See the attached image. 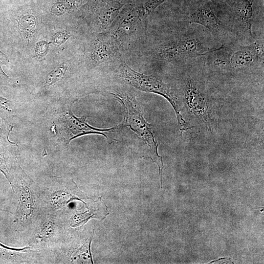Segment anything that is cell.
<instances>
[{"instance_id":"5bb4252c","label":"cell","mask_w":264,"mask_h":264,"mask_svg":"<svg viewBox=\"0 0 264 264\" xmlns=\"http://www.w3.org/2000/svg\"><path fill=\"white\" fill-rule=\"evenodd\" d=\"M67 69V66L66 65L63 64L52 70L46 77V85L50 86L61 80L64 76Z\"/></svg>"},{"instance_id":"ac0fdd59","label":"cell","mask_w":264,"mask_h":264,"mask_svg":"<svg viewBox=\"0 0 264 264\" xmlns=\"http://www.w3.org/2000/svg\"><path fill=\"white\" fill-rule=\"evenodd\" d=\"M8 62L7 56L0 50V76L4 78H8L7 75L2 70V66L6 65Z\"/></svg>"},{"instance_id":"9c48e42d","label":"cell","mask_w":264,"mask_h":264,"mask_svg":"<svg viewBox=\"0 0 264 264\" xmlns=\"http://www.w3.org/2000/svg\"><path fill=\"white\" fill-rule=\"evenodd\" d=\"M120 44L113 35L109 31L99 32L91 43V62L96 66L109 64L120 57Z\"/></svg>"},{"instance_id":"7c38bea8","label":"cell","mask_w":264,"mask_h":264,"mask_svg":"<svg viewBox=\"0 0 264 264\" xmlns=\"http://www.w3.org/2000/svg\"><path fill=\"white\" fill-rule=\"evenodd\" d=\"M18 26L25 35H30L33 33L36 25V20L34 16L31 14H26L20 19H16Z\"/></svg>"},{"instance_id":"d6986e66","label":"cell","mask_w":264,"mask_h":264,"mask_svg":"<svg viewBox=\"0 0 264 264\" xmlns=\"http://www.w3.org/2000/svg\"><path fill=\"white\" fill-rule=\"evenodd\" d=\"M213 2L220 5H223L227 0H205Z\"/></svg>"},{"instance_id":"ba28073f","label":"cell","mask_w":264,"mask_h":264,"mask_svg":"<svg viewBox=\"0 0 264 264\" xmlns=\"http://www.w3.org/2000/svg\"><path fill=\"white\" fill-rule=\"evenodd\" d=\"M120 125L106 129H100L89 125L86 117H77L71 110L66 111L59 120L58 125L60 135L69 143L79 136L89 134H101L109 141H117L114 134Z\"/></svg>"},{"instance_id":"44dd1931","label":"cell","mask_w":264,"mask_h":264,"mask_svg":"<svg viewBox=\"0 0 264 264\" xmlns=\"http://www.w3.org/2000/svg\"><path fill=\"white\" fill-rule=\"evenodd\" d=\"M1 0H0V2Z\"/></svg>"},{"instance_id":"8fae6325","label":"cell","mask_w":264,"mask_h":264,"mask_svg":"<svg viewBox=\"0 0 264 264\" xmlns=\"http://www.w3.org/2000/svg\"><path fill=\"white\" fill-rule=\"evenodd\" d=\"M181 88L191 112L207 123L209 117L207 103L198 83L191 76L187 75L182 79Z\"/></svg>"},{"instance_id":"277c9868","label":"cell","mask_w":264,"mask_h":264,"mask_svg":"<svg viewBox=\"0 0 264 264\" xmlns=\"http://www.w3.org/2000/svg\"><path fill=\"white\" fill-rule=\"evenodd\" d=\"M182 3L181 19L203 26L221 45L237 40L229 25L223 5L205 0H187Z\"/></svg>"},{"instance_id":"52a82bcc","label":"cell","mask_w":264,"mask_h":264,"mask_svg":"<svg viewBox=\"0 0 264 264\" xmlns=\"http://www.w3.org/2000/svg\"><path fill=\"white\" fill-rule=\"evenodd\" d=\"M145 17L142 6L125 5L108 30L118 42L120 47L132 40L136 33L144 30Z\"/></svg>"},{"instance_id":"7a4b0ae2","label":"cell","mask_w":264,"mask_h":264,"mask_svg":"<svg viewBox=\"0 0 264 264\" xmlns=\"http://www.w3.org/2000/svg\"><path fill=\"white\" fill-rule=\"evenodd\" d=\"M264 38L246 43L237 40L205 55L206 69L226 72L264 69Z\"/></svg>"},{"instance_id":"ffe728a7","label":"cell","mask_w":264,"mask_h":264,"mask_svg":"<svg viewBox=\"0 0 264 264\" xmlns=\"http://www.w3.org/2000/svg\"><path fill=\"white\" fill-rule=\"evenodd\" d=\"M166 1L168 0H165ZM180 2H183V1H186L187 0H179Z\"/></svg>"},{"instance_id":"4fadbf2b","label":"cell","mask_w":264,"mask_h":264,"mask_svg":"<svg viewBox=\"0 0 264 264\" xmlns=\"http://www.w3.org/2000/svg\"><path fill=\"white\" fill-rule=\"evenodd\" d=\"M20 214L21 218H26L32 212V200L27 187H23L21 193Z\"/></svg>"},{"instance_id":"30bf717a","label":"cell","mask_w":264,"mask_h":264,"mask_svg":"<svg viewBox=\"0 0 264 264\" xmlns=\"http://www.w3.org/2000/svg\"><path fill=\"white\" fill-rule=\"evenodd\" d=\"M125 5V0H92L89 2L88 8L94 15L99 33L108 31Z\"/></svg>"},{"instance_id":"2e32d148","label":"cell","mask_w":264,"mask_h":264,"mask_svg":"<svg viewBox=\"0 0 264 264\" xmlns=\"http://www.w3.org/2000/svg\"><path fill=\"white\" fill-rule=\"evenodd\" d=\"M69 37V34L64 31L56 33L53 37L52 41L54 44H60L65 43Z\"/></svg>"},{"instance_id":"8992f818","label":"cell","mask_w":264,"mask_h":264,"mask_svg":"<svg viewBox=\"0 0 264 264\" xmlns=\"http://www.w3.org/2000/svg\"><path fill=\"white\" fill-rule=\"evenodd\" d=\"M123 105L126 110L127 125L140 136L147 144L150 153L148 157L158 167L161 183L163 161L162 157L158 154V144L155 139L152 126L145 119L143 113L139 109L135 99L131 94L112 93Z\"/></svg>"},{"instance_id":"9a60e30c","label":"cell","mask_w":264,"mask_h":264,"mask_svg":"<svg viewBox=\"0 0 264 264\" xmlns=\"http://www.w3.org/2000/svg\"><path fill=\"white\" fill-rule=\"evenodd\" d=\"M49 44L46 41H42L37 43L35 52L38 57H44L47 54L49 49Z\"/></svg>"},{"instance_id":"5b68a950","label":"cell","mask_w":264,"mask_h":264,"mask_svg":"<svg viewBox=\"0 0 264 264\" xmlns=\"http://www.w3.org/2000/svg\"><path fill=\"white\" fill-rule=\"evenodd\" d=\"M122 71L125 80L129 85L140 90L160 95L169 102L176 112L181 133L194 127L183 119L180 113V102L177 89L164 83L155 75L135 71L124 61Z\"/></svg>"},{"instance_id":"6da1fadb","label":"cell","mask_w":264,"mask_h":264,"mask_svg":"<svg viewBox=\"0 0 264 264\" xmlns=\"http://www.w3.org/2000/svg\"><path fill=\"white\" fill-rule=\"evenodd\" d=\"M174 25L154 45L152 54L158 62L179 66L223 45L201 25L189 23L180 17Z\"/></svg>"},{"instance_id":"3957f363","label":"cell","mask_w":264,"mask_h":264,"mask_svg":"<svg viewBox=\"0 0 264 264\" xmlns=\"http://www.w3.org/2000/svg\"><path fill=\"white\" fill-rule=\"evenodd\" d=\"M223 7L237 40L250 43L264 38V0H227Z\"/></svg>"},{"instance_id":"e0dca14e","label":"cell","mask_w":264,"mask_h":264,"mask_svg":"<svg viewBox=\"0 0 264 264\" xmlns=\"http://www.w3.org/2000/svg\"><path fill=\"white\" fill-rule=\"evenodd\" d=\"M53 228V225H52V222H47L46 224H44L42 231H41L40 233V238L42 239L48 238L52 232Z\"/></svg>"}]
</instances>
